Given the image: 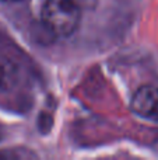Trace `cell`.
<instances>
[{
	"label": "cell",
	"instance_id": "6da1fadb",
	"mask_svg": "<svg viewBox=\"0 0 158 160\" xmlns=\"http://www.w3.org/2000/svg\"><path fill=\"white\" fill-rule=\"evenodd\" d=\"M81 13L73 0H46L42 8L45 27L58 37H70L80 25Z\"/></svg>",
	"mask_w": 158,
	"mask_h": 160
},
{
	"label": "cell",
	"instance_id": "7a4b0ae2",
	"mask_svg": "<svg viewBox=\"0 0 158 160\" xmlns=\"http://www.w3.org/2000/svg\"><path fill=\"white\" fill-rule=\"evenodd\" d=\"M132 111L142 118L158 121V87L144 84L136 90L130 101Z\"/></svg>",
	"mask_w": 158,
	"mask_h": 160
},
{
	"label": "cell",
	"instance_id": "3957f363",
	"mask_svg": "<svg viewBox=\"0 0 158 160\" xmlns=\"http://www.w3.org/2000/svg\"><path fill=\"white\" fill-rule=\"evenodd\" d=\"M21 80V69L10 58L0 56V94L11 93Z\"/></svg>",
	"mask_w": 158,
	"mask_h": 160
},
{
	"label": "cell",
	"instance_id": "277c9868",
	"mask_svg": "<svg viewBox=\"0 0 158 160\" xmlns=\"http://www.w3.org/2000/svg\"><path fill=\"white\" fill-rule=\"evenodd\" d=\"M2 2H6V3H16V2H20V0H2Z\"/></svg>",
	"mask_w": 158,
	"mask_h": 160
}]
</instances>
